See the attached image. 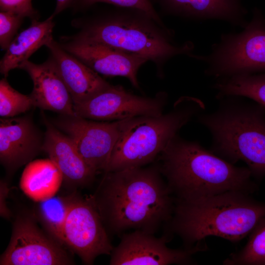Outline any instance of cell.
<instances>
[{"mask_svg":"<svg viewBox=\"0 0 265 265\" xmlns=\"http://www.w3.org/2000/svg\"><path fill=\"white\" fill-rule=\"evenodd\" d=\"M105 173L91 197L108 233L155 234L170 219L175 198L157 163Z\"/></svg>","mask_w":265,"mask_h":265,"instance_id":"6da1fadb","label":"cell"},{"mask_svg":"<svg viewBox=\"0 0 265 265\" xmlns=\"http://www.w3.org/2000/svg\"><path fill=\"white\" fill-rule=\"evenodd\" d=\"M250 194L229 191L191 201L175 199L172 217L163 227V234L171 239L178 236L185 248L205 250L204 240L209 237L239 241L265 217V203Z\"/></svg>","mask_w":265,"mask_h":265,"instance_id":"7a4b0ae2","label":"cell"},{"mask_svg":"<svg viewBox=\"0 0 265 265\" xmlns=\"http://www.w3.org/2000/svg\"><path fill=\"white\" fill-rule=\"evenodd\" d=\"M161 173L176 200L188 201L229 191L254 192L247 167L235 166L198 141L178 134L159 156Z\"/></svg>","mask_w":265,"mask_h":265,"instance_id":"3957f363","label":"cell"},{"mask_svg":"<svg viewBox=\"0 0 265 265\" xmlns=\"http://www.w3.org/2000/svg\"><path fill=\"white\" fill-rule=\"evenodd\" d=\"M218 100L215 111L197 116L211 134L210 150L233 164L243 161L253 178L262 180L265 176V107L239 96Z\"/></svg>","mask_w":265,"mask_h":265,"instance_id":"277c9868","label":"cell"},{"mask_svg":"<svg viewBox=\"0 0 265 265\" xmlns=\"http://www.w3.org/2000/svg\"><path fill=\"white\" fill-rule=\"evenodd\" d=\"M94 21L76 36L143 56L153 61L160 73L171 58L192 54L191 42L175 44L170 30L141 10L117 7Z\"/></svg>","mask_w":265,"mask_h":265,"instance_id":"5b68a950","label":"cell"},{"mask_svg":"<svg viewBox=\"0 0 265 265\" xmlns=\"http://www.w3.org/2000/svg\"><path fill=\"white\" fill-rule=\"evenodd\" d=\"M205 109L200 99L183 97L168 113L140 116L119 139L104 173L153 162L181 128Z\"/></svg>","mask_w":265,"mask_h":265,"instance_id":"8992f818","label":"cell"},{"mask_svg":"<svg viewBox=\"0 0 265 265\" xmlns=\"http://www.w3.org/2000/svg\"><path fill=\"white\" fill-rule=\"evenodd\" d=\"M243 28L222 34L209 54L192 55L206 63V75L219 79L265 71V21L255 14Z\"/></svg>","mask_w":265,"mask_h":265,"instance_id":"52a82bcc","label":"cell"},{"mask_svg":"<svg viewBox=\"0 0 265 265\" xmlns=\"http://www.w3.org/2000/svg\"><path fill=\"white\" fill-rule=\"evenodd\" d=\"M139 117L100 122L64 116L55 124L71 139L85 162L97 174L105 172L119 139Z\"/></svg>","mask_w":265,"mask_h":265,"instance_id":"ba28073f","label":"cell"},{"mask_svg":"<svg viewBox=\"0 0 265 265\" xmlns=\"http://www.w3.org/2000/svg\"><path fill=\"white\" fill-rule=\"evenodd\" d=\"M34 215H18L0 265H66L74 262L65 247L37 226Z\"/></svg>","mask_w":265,"mask_h":265,"instance_id":"9c48e42d","label":"cell"},{"mask_svg":"<svg viewBox=\"0 0 265 265\" xmlns=\"http://www.w3.org/2000/svg\"><path fill=\"white\" fill-rule=\"evenodd\" d=\"M65 246L86 265L100 255H110L113 247L92 198L76 194L63 227Z\"/></svg>","mask_w":265,"mask_h":265,"instance_id":"30bf717a","label":"cell"},{"mask_svg":"<svg viewBox=\"0 0 265 265\" xmlns=\"http://www.w3.org/2000/svg\"><path fill=\"white\" fill-rule=\"evenodd\" d=\"M167 94L160 92L154 97L135 95L120 85L108 87L85 101L74 105L76 116L97 121H114L163 113Z\"/></svg>","mask_w":265,"mask_h":265,"instance_id":"8fae6325","label":"cell"},{"mask_svg":"<svg viewBox=\"0 0 265 265\" xmlns=\"http://www.w3.org/2000/svg\"><path fill=\"white\" fill-rule=\"evenodd\" d=\"M171 240L163 234L160 238L141 230L123 234L118 245L110 254V265H194L193 255L200 248L173 249L167 246Z\"/></svg>","mask_w":265,"mask_h":265,"instance_id":"7c38bea8","label":"cell"},{"mask_svg":"<svg viewBox=\"0 0 265 265\" xmlns=\"http://www.w3.org/2000/svg\"><path fill=\"white\" fill-rule=\"evenodd\" d=\"M59 44L98 74L125 77L133 86L139 89L137 74L148 61L146 58L76 35Z\"/></svg>","mask_w":265,"mask_h":265,"instance_id":"4fadbf2b","label":"cell"},{"mask_svg":"<svg viewBox=\"0 0 265 265\" xmlns=\"http://www.w3.org/2000/svg\"><path fill=\"white\" fill-rule=\"evenodd\" d=\"M43 140L27 116L0 119V161L10 172L32 160Z\"/></svg>","mask_w":265,"mask_h":265,"instance_id":"5bb4252c","label":"cell"},{"mask_svg":"<svg viewBox=\"0 0 265 265\" xmlns=\"http://www.w3.org/2000/svg\"><path fill=\"white\" fill-rule=\"evenodd\" d=\"M19 69L26 71L32 80L29 95L34 106L63 116H76L71 96L50 57L40 64L27 60Z\"/></svg>","mask_w":265,"mask_h":265,"instance_id":"9a60e30c","label":"cell"},{"mask_svg":"<svg viewBox=\"0 0 265 265\" xmlns=\"http://www.w3.org/2000/svg\"><path fill=\"white\" fill-rule=\"evenodd\" d=\"M45 122L42 151L59 169L64 184L71 188L91 184L97 174L85 162L71 139L47 120Z\"/></svg>","mask_w":265,"mask_h":265,"instance_id":"2e32d148","label":"cell"},{"mask_svg":"<svg viewBox=\"0 0 265 265\" xmlns=\"http://www.w3.org/2000/svg\"><path fill=\"white\" fill-rule=\"evenodd\" d=\"M46 46L50 58L66 86L74 105L81 103L110 84L52 39Z\"/></svg>","mask_w":265,"mask_h":265,"instance_id":"e0dca14e","label":"cell"},{"mask_svg":"<svg viewBox=\"0 0 265 265\" xmlns=\"http://www.w3.org/2000/svg\"><path fill=\"white\" fill-rule=\"evenodd\" d=\"M167 12L197 20L217 19L243 28L246 11L240 0H154Z\"/></svg>","mask_w":265,"mask_h":265,"instance_id":"ac0fdd59","label":"cell"},{"mask_svg":"<svg viewBox=\"0 0 265 265\" xmlns=\"http://www.w3.org/2000/svg\"><path fill=\"white\" fill-rule=\"evenodd\" d=\"M53 18L52 15L42 22L32 20L29 26L15 37L0 62V72L5 78L12 70L19 69L34 52L53 39Z\"/></svg>","mask_w":265,"mask_h":265,"instance_id":"d6986e66","label":"cell"},{"mask_svg":"<svg viewBox=\"0 0 265 265\" xmlns=\"http://www.w3.org/2000/svg\"><path fill=\"white\" fill-rule=\"evenodd\" d=\"M63 181L62 174L50 159L32 160L24 169L20 182L23 192L38 202L54 196Z\"/></svg>","mask_w":265,"mask_h":265,"instance_id":"ffe728a7","label":"cell"},{"mask_svg":"<svg viewBox=\"0 0 265 265\" xmlns=\"http://www.w3.org/2000/svg\"><path fill=\"white\" fill-rule=\"evenodd\" d=\"M76 194L53 196L37 202L34 216L46 233L58 243L66 246L63 238L64 223L71 203Z\"/></svg>","mask_w":265,"mask_h":265,"instance_id":"44dd1931","label":"cell"},{"mask_svg":"<svg viewBox=\"0 0 265 265\" xmlns=\"http://www.w3.org/2000/svg\"><path fill=\"white\" fill-rule=\"evenodd\" d=\"M216 98H246L265 107V74H244L217 79L213 85Z\"/></svg>","mask_w":265,"mask_h":265,"instance_id":"7402d4cb","label":"cell"},{"mask_svg":"<svg viewBox=\"0 0 265 265\" xmlns=\"http://www.w3.org/2000/svg\"><path fill=\"white\" fill-rule=\"evenodd\" d=\"M249 236L243 247L229 255L223 265H265V217Z\"/></svg>","mask_w":265,"mask_h":265,"instance_id":"603a6c76","label":"cell"},{"mask_svg":"<svg viewBox=\"0 0 265 265\" xmlns=\"http://www.w3.org/2000/svg\"><path fill=\"white\" fill-rule=\"evenodd\" d=\"M34 106L30 95L23 94L9 84L6 78L0 81V116L8 118L28 111Z\"/></svg>","mask_w":265,"mask_h":265,"instance_id":"cb8c5ba5","label":"cell"},{"mask_svg":"<svg viewBox=\"0 0 265 265\" xmlns=\"http://www.w3.org/2000/svg\"><path fill=\"white\" fill-rule=\"evenodd\" d=\"M98 2L107 3L116 7L141 10L158 23L164 26L151 0H75L73 4L79 8H85Z\"/></svg>","mask_w":265,"mask_h":265,"instance_id":"d4e9b609","label":"cell"},{"mask_svg":"<svg viewBox=\"0 0 265 265\" xmlns=\"http://www.w3.org/2000/svg\"><path fill=\"white\" fill-rule=\"evenodd\" d=\"M24 18L9 11L0 12V45L6 50L15 38Z\"/></svg>","mask_w":265,"mask_h":265,"instance_id":"484cf974","label":"cell"},{"mask_svg":"<svg viewBox=\"0 0 265 265\" xmlns=\"http://www.w3.org/2000/svg\"><path fill=\"white\" fill-rule=\"evenodd\" d=\"M1 11H9L24 18L38 20V12L33 7L31 0H0Z\"/></svg>","mask_w":265,"mask_h":265,"instance_id":"4316f807","label":"cell"},{"mask_svg":"<svg viewBox=\"0 0 265 265\" xmlns=\"http://www.w3.org/2000/svg\"><path fill=\"white\" fill-rule=\"evenodd\" d=\"M10 190L8 184L3 180L0 182V215L5 219H9L11 212L6 204V199Z\"/></svg>","mask_w":265,"mask_h":265,"instance_id":"83f0119b","label":"cell"},{"mask_svg":"<svg viewBox=\"0 0 265 265\" xmlns=\"http://www.w3.org/2000/svg\"><path fill=\"white\" fill-rule=\"evenodd\" d=\"M75 0H56V6L52 15L54 17L64 10L73 5Z\"/></svg>","mask_w":265,"mask_h":265,"instance_id":"f1b7e54d","label":"cell"}]
</instances>
